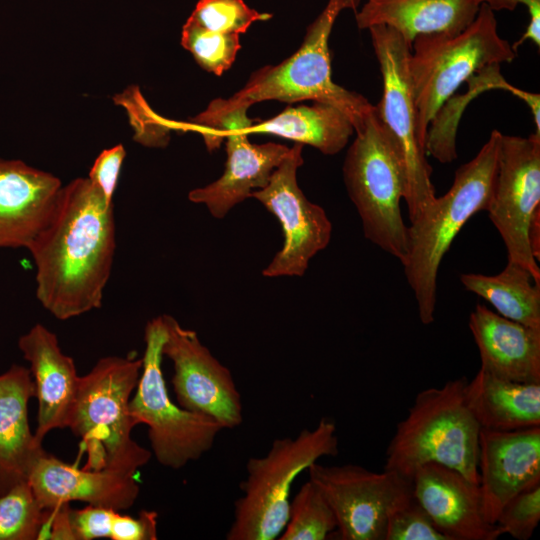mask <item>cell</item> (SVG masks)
<instances>
[{
    "label": "cell",
    "instance_id": "6da1fadb",
    "mask_svg": "<svg viewBox=\"0 0 540 540\" xmlns=\"http://www.w3.org/2000/svg\"><path fill=\"white\" fill-rule=\"evenodd\" d=\"M113 204L88 178L62 186L54 212L33 240L36 297L56 319L102 305L116 250Z\"/></svg>",
    "mask_w": 540,
    "mask_h": 540
},
{
    "label": "cell",
    "instance_id": "7a4b0ae2",
    "mask_svg": "<svg viewBox=\"0 0 540 540\" xmlns=\"http://www.w3.org/2000/svg\"><path fill=\"white\" fill-rule=\"evenodd\" d=\"M502 133L493 130L476 156L461 165L450 189L408 226L405 276L424 325L434 322L437 277L443 257L466 222L485 211L494 184Z\"/></svg>",
    "mask_w": 540,
    "mask_h": 540
},
{
    "label": "cell",
    "instance_id": "3957f363",
    "mask_svg": "<svg viewBox=\"0 0 540 540\" xmlns=\"http://www.w3.org/2000/svg\"><path fill=\"white\" fill-rule=\"evenodd\" d=\"M141 368L142 358L107 356L80 376L68 428L85 448V469L135 475L149 462L152 453L131 437L129 404Z\"/></svg>",
    "mask_w": 540,
    "mask_h": 540
},
{
    "label": "cell",
    "instance_id": "277c9868",
    "mask_svg": "<svg viewBox=\"0 0 540 540\" xmlns=\"http://www.w3.org/2000/svg\"><path fill=\"white\" fill-rule=\"evenodd\" d=\"M467 381L449 380L416 395L388 444L384 469L412 479L421 465L437 463L478 484L480 427L465 401Z\"/></svg>",
    "mask_w": 540,
    "mask_h": 540
},
{
    "label": "cell",
    "instance_id": "5b68a950",
    "mask_svg": "<svg viewBox=\"0 0 540 540\" xmlns=\"http://www.w3.org/2000/svg\"><path fill=\"white\" fill-rule=\"evenodd\" d=\"M516 53L499 35L494 11L484 3L461 32L417 35L408 70L421 143L426 145L430 123L461 84L486 67L512 62Z\"/></svg>",
    "mask_w": 540,
    "mask_h": 540
},
{
    "label": "cell",
    "instance_id": "8992f818",
    "mask_svg": "<svg viewBox=\"0 0 540 540\" xmlns=\"http://www.w3.org/2000/svg\"><path fill=\"white\" fill-rule=\"evenodd\" d=\"M338 443L336 424L322 418L315 428L275 439L264 456L250 458L226 539H278L288 521L295 479L320 458L336 456Z\"/></svg>",
    "mask_w": 540,
    "mask_h": 540
},
{
    "label": "cell",
    "instance_id": "52a82bcc",
    "mask_svg": "<svg viewBox=\"0 0 540 540\" xmlns=\"http://www.w3.org/2000/svg\"><path fill=\"white\" fill-rule=\"evenodd\" d=\"M347 150L344 183L369 241L397 258L408 255V226L400 202L404 199V170L395 145L375 108Z\"/></svg>",
    "mask_w": 540,
    "mask_h": 540
},
{
    "label": "cell",
    "instance_id": "ba28073f",
    "mask_svg": "<svg viewBox=\"0 0 540 540\" xmlns=\"http://www.w3.org/2000/svg\"><path fill=\"white\" fill-rule=\"evenodd\" d=\"M359 2L328 0L307 28L300 48L278 65L256 70L232 98L250 105L266 100L324 102L341 110L355 132L360 130L374 106L361 94L332 80L329 51V37L338 15L344 9H355Z\"/></svg>",
    "mask_w": 540,
    "mask_h": 540
},
{
    "label": "cell",
    "instance_id": "9c48e42d",
    "mask_svg": "<svg viewBox=\"0 0 540 540\" xmlns=\"http://www.w3.org/2000/svg\"><path fill=\"white\" fill-rule=\"evenodd\" d=\"M165 338L162 315L149 320L144 331L141 373L129 412L135 426L148 427L151 453L156 460L165 467L180 469L208 452L223 427L212 417L189 411L171 400L162 372Z\"/></svg>",
    "mask_w": 540,
    "mask_h": 540
},
{
    "label": "cell",
    "instance_id": "30bf717a",
    "mask_svg": "<svg viewBox=\"0 0 540 540\" xmlns=\"http://www.w3.org/2000/svg\"><path fill=\"white\" fill-rule=\"evenodd\" d=\"M368 30L382 76V96L374 108L401 161L406 182L404 201L412 222L430 208L437 196L432 168L417 131L408 70L411 43L391 27L379 25Z\"/></svg>",
    "mask_w": 540,
    "mask_h": 540
},
{
    "label": "cell",
    "instance_id": "8fae6325",
    "mask_svg": "<svg viewBox=\"0 0 540 540\" xmlns=\"http://www.w3.org/2000/svg\"><path fill=\"white\" fill-rule=\"evenodd\" d=\"M488 216L507 250L508 261L527 269L540 284V268L529 242V226L540 211V134L501 135Z\"/></svg>",
    "mask_w": 540,
    "mask_h": 540
},
{
    "label": "cell",
    "instance_id": "7c38bea8",
    "mask_svg": "<svg viewBox=\"0 0 540 540\" xmlns=\"http://www.w3.org/2000/svg\"><path fill=\"white\" fill-rule=\"evenodd\" d=\"M307 472L331 506L341 540H385L389 515L413 495L412 479L391 470L315 462Z\"/></svg>",
    "mask_w": 540,
    "mask_h": 540
},
{
    "label": "cell",
    "instance_id": "4fadbf2b",
    "mask_svg": "<svg viewBox=\"0 0 540 540\" xmlns=\"http://www.w3.org/2000/svg\"><path fill=\"white\" fill-rule=\"evenodd\" d=\"M302 151L303 144L295 143L268 184L251 193L278 219L284 237L282 248L262 271L265 277L303 276L310 260L331 239L332 224L325 210L309 201L297 182Z\"/></svg>",
    "mask_w": 540,
    "mask_h": 540
},
{
    "label": "cell",
    "instance_id": "5bb4252c",
    "mask_svg": "<svg viewBox=\"0 0 540 540\" xmlns=\"http://www.w3.org/2000/svg\"><path fill=\"white\" fill-rule=\"evenodd\" d=\"M163 356L173 364L171 383L182 408L212 417L223 429L242 423L241 395L231 371L201 342L198 334L171 315H162Z\"/></svg>",
    "mask_w": 540,
    "mask_h": 540
},
{
    "label": "cell",
    "instance_id": "9a60e30c",
    "mask_svg": "<svg viewBox=\"0 0 540 540\" xmlns=\"http://www.w3.org/2000/svg\"><path fill=\"white\" fill-rule=\"evenodd\" d=\"M477 468L484 513L495 524L508 500L540 485V426L512 431L480 428Z\"/></svg>",
    "mask_w": 540,
    "mask_h": 540
},
{
    "label": "cell",
    "instance_id": "2e32d148",
    "mask_svg": "<svg viewBox=\"0 0 540 540\" xmlns=\"http://www.w3.org/2000/svg\"><path fill=\"white\" fill-rule=\"evenodd\" d=\"M413 495L448 540H496L502 534L484 513L478 484L450 467L427 463L412 476Z\"/></svg>",
    "mask_w": 540,
    "mask_h": 540
},
{
    "label": "cell",
    "instance_id": "e0dca14e",
    "mask_svg": "<svg viewBox=\"0 0 540 540\" xmlns=\"http://www.w3.org/2000/svg\"><path fill=\"white\" fill-rule=\"evenodd\" d=\"M61 188L51 173L0 158V248L28 249L50 220Z\"/></svg>",
    "mask_w": 540,
    "mask_h": 540
},
{
    "label": "cell",
    "instance_id": "ac0fdd59",
    "mask_svg": "<svg viewBox=\"0 0 540 540\" xmlns=\"http://www.w3.org/2000/svg\"><path fill=\"white\" fill-rule=\"evenodd\" d=\"M28 480L44 509L72 501L123 511L140 493L134 475L108 469H79L47 452L32 466Z\"/></svg>",
    "mask_w": 540,
    "mask_h": 540
},
{
    "label": "cell",
    "instance_id": "d6986e66",
    "mask_svg": "<svg viewBox=\"0 0 540 540\" xmlns=\"http://www.w3.org/2000/svg\"><path fill=\"white\" fill-rule=\"evenodd\" d=\"M18 347L30 364L38 400L35 435L43 441L51 430L68 427L80 376L72 357L61 350L55 333L42 324L21 335Z\"/></svg>",
    "mask_w": 540,
    "mask_h": 540
},
{
    "label": "cell",
    "instance_id": "ffe728a7",
    "mask_svg": "<svg viewBox=\"0 0 540 540\" xmlns=\"http://www.w3.org/2000/svg\"><path fill=\"white\" fill-rule=\"evenodd\" d=\"M227 159L223 174L212 183L193 189L188 199L203 204L210 214L224 218L237 204L265 187L273 171L287 156L290 148L283 144L249 141L248 129H236L225 135Z\"/></svg>",
    "mask_w": 540,
    "mask_h": 540
},
{
    "label": "cell",
    "instance_id": "44dd1931",
    "mask_svg": "<svg viewBox=\"0 0 540 540\" xmlns=\"http://www.w3.org/2000/svg\"><path fill=\"white\" fill-rule=\"evenodd\" d=\"M469 329L480 368L508 380L540 383V329L505 318L483 304L471 312Z\"/></svg>",
    "mask_w": 540,
    "mask_h": 540
},
{
    "label": "cell",
    "instance_id": "7402d4cb",
    "mask_svg": "<svg viewBox=\"0 0 540 540\" xmlns=\"http://www.w3.org/2000/svg\"><path fill=\"white\" fill-rule=\"evenodd\" d=\"M35 387L28 368L14 364L0 374V492L28 479L36 460L46 453L28 420Z\"/></svg>",
    "mask_w": 540,
    "mask_h": 540
},
{
    "label": "cell",
    "instance_id": "603a6c76",
    "mask_svg": "<svg viewBox=\"0 0 540 540\" xmlns=\"http://www.w3.org/2000/svg\"><path fill=\"white\" fill-rule=\"evenodd\" d=\"M479 0H366L356 13L359 29L387 26L409 43L417 35L456 34L475 19Z\"/></svg>",
    "mask_w": 540,
    "mask_h": 540
},
{
    "label": "cell",
    "instance_id": "cb8c5ba5",
    "mask_svg": "<svg viewBox=\"0 0 540 540\" xmlns=\"http://www.w3.org/2000/svg\"><path fill=\"white\" fill-rule=\"evenodd\" d=\"M464 395L480 428L512 431L540 426V383L512 381L479 368L467 381Z\"/></svg>",
    "mask_w": 540,
    "mask_h": 540
},
{
    "label": "cell",
    "instance_id": "d4e9b609",
    "mask_svg": "<svg viewBox=\"0 0 540 540\" xmlns=\"http://www.w3.org/2000/svg\"><path fill=\"white\" fill-rule=\"evenodd\" d=\"M248 133L279 136L311 145L325 155H334L347 145L355 129L341 110L328 103L315 102L310 106L288 107L270 119L254 121Z\"/></svg>",
    "mask_w": 540,
    "mask_h": 540
},
{
    "label": "cell",
    "instance_id": "484cf974",
    "mask_svg": "<svg viewBox=\"0 0 540 540\" xmlns=\"http://www.w3.org/2000/svg\"><path fill=\"white\" fill-rule=\"evenodd\" d=\"M460 281L501 316L540 329V284L521 265L508 261L497 275L465 273Z\"/></svg>",
    "mask_w": 540,
    "mask_h": 540
},
{
    "label": "cell",
    "instance_id": "4316f807",
    "mask_svg": "<svg viewBox=\"0 0 540 540\" xmlns=\"http://www.w3.org/2000/svg\"><path fill=\"white\" fill-rule=\"evenodd\" d=\"M336 529L331 506L317 485L308 480L290 501L288 521L278 540H325Z\"/></svg>",
    "mask_w": 540,
    "mask_h": 540
},
{
    "label": "cell",
    "instance_id": "83f0119b",
    "mask_svg": "<svg viewBox=\"0 0 540 540\" xmlns=\"http://www.w3.org/2000/svg\"><path fill=\"white\" fill-rule=\"evenodd\" d=\"M46 515L29 480L17 481L0 492V540H38Z\"/></svg>",
    "mask_w": 540,
    "mask_h": 540
},
{
    "label": "cell",
    "instance_id": "f1b7e54d",
    "mask_svg": "<svg viewBox=\"0 0 540 540\" xmlns=\"http://www.w3.org/2000/svg\"><path fill=\"white\" fill-rule=\"evenodd\" d=\"M181 45L204 70L220 76L235 61L240 38L238 34L206 29L189 16L182 28Z\"/></svg>",
    "mask_w": 540,
    "mask_h": 540
},
{
    "label": "cell",
    "instance_id": "f546056e",
    "mask_svg": "<svg viewBox=\"0 0 540 540\" xmlns=\"http://www.w3.org/2000/svg\"><path fill=\"white\" fill-rule=\"evenodd\" d=\"M190 17L211 31L240 35L272 15L250 8L243 0H199Z\"/></svg>",
    "mask_w": 540,
    "mask_h": 540
},
{
    "label": "cell",
    "instance_id": "4dcf8cb0",
    "mask_svg": "<svg viewBox=\"0 0 540 540\" xmlns=\"http://www.w3.org/2000/svg\"><path fill=\"white\" fill-rule=\"evenodd\" d=\"M540 521V485L524 490L508 500L495 524L502 534L517 540L532 537Z\"/></svg>",
    "mask_w": 540,
    "mask_h": 540
},
{
    "label": "cell",
    "instance_id": "1f68e13d",
    "mask_svg": "<svg viewBox=\"0 0 540 540\" xmlns=\"http://www.w3.org/2000/svg\"><path fill=\"white\" fill-rule=\"evenodd\" d=\"M385 540H448L414 495L389 515Z\"/></svg>",
    "mask_w": 540,
    "mask_h": 540
},
{
    "label": "cell",
    "instance_id": "d6a6232c",
    "mask_svg": "<svg viewBox=\"0 0 540 540\" xmlns=\"http://www.w3.org/2000/svg\"><path fill=\"white\" fill-rule=\"evenodd\" d=\"M117 511L107 507L87 505L82 509H69V522L74 540H94L111 537L112 524Z\"/></svg>",
    "mask_w": 540,
    "mask_h": 540
},
{
    "label": "cell",
    "instance_id": "836d02e7",
    "mask_svg": "<svg viewBox=\"0 0 540 540\" xmlns=\"http://www.w3.org/2000/svg\"><path fill=\"white\" fill-rule=\"evenodd\" d=\"M125 155V148L121 144L105 149L95 159L89 172L88 179L110 204H113V196Z\"/></svg>",
    "mask_w": 540,
    "mask_h": 540
},
{
    "label": "cell",
    "instance_id": "e575fe53",
    "mask_svg": "<svg viewBox=\"0 0 540 540\" xmlns=\"http://www.w3.org/2000/svg\"><path fill=\"white\" fill-rule=\"evenodd\" d=\"M156 511L142 510L138 517L122 515L117 511L114 516L111 537L112 540H156L157 534Z\"/></svg>",
    "mask_w": 540,
    "mask_h": 540
},
{
    "label": "cell",
    "instance_id": "d590c367",
    "mask_svg": "<svg viewBox=\"0 0 540 540\" xmlns=\"http://www.w3.org/2000/svg\"><path fill=\"white\" fill-rule=\"evenodd\" d=\"M479 2L488 5L493 11H513L519 4L525 5L530 20L526 31L519 40L512 44V48L517 52L519 46L527 40H531L537 47L540 46V0H479Z\"/></svg>",
    "mask_w": 540,
    "mask_h": 540
}]
</instances>
